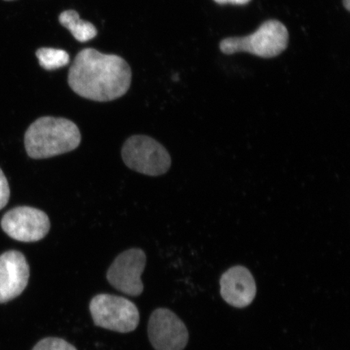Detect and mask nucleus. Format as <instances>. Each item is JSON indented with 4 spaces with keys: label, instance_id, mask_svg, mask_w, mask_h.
<instances>
[{
    "label": "nucleus",
    "instance_id": "nucleus-2",
    "mask_svg": "<svg viewBox=\"0 0 350 350\" xmlns=\"http://www.w3.org/2000/svg\"><path fill=\"white\" fill-rule=\"evenodd\" d=\"M81 142L78 126L64 118H39L25 135V150L33 159H50L75 150Z\"/></svg>",
    "mask_w": 350,
    "mask_h": 350
},
{
    "label": "nucleus",
    "instance_id": "nucleus-7",
    "mask_svg": "<svg viewBox=\"0 0 350 350\" xmlns=\"http://www.w3.org/2000/svg\"><path fill=\"white\" fill-rule=\"evenodd\" d=\"M146 260V253L142 249L133 248L121 253L107 271L109 283L125 295H141L144 291L142 275Z\"/></svg>",
    "mask_w": 350,
    "mask_h": 350
},
{
    "label": "nucleus",
    "instance_id": "nucleus-4",
    "mask_svg": "<svg viewBox=\"0 0 350 350\" xmlns=\"http://www.w3.org/2000/svg\"><path fill=\"white\" fill-rule=\"evenodd\" d=\"M122 159L129 168L148 176H160L172 165V157L163 144L143 135L126 139L122 148Z\"/></svg>",
    "mask_w": 350,
    "mask_h": 350
},
{
    "label": "nucleus",
    "instance_id": "nucleus-10",
    "mask_svg": "<svg viewBox=\"0 0 350 350\" xmlns=\"http://www.w3.org/2000/svg\"><path fill=\"white\" fill-rule=\"evenodd\" d=\"M221 295L236 308H247L256 295V284L250 270L237 265L226 271L220 279Z\"/></svg>",
    "mask_w": 350,
    "mask_h": 350
},
{
    "label": "nucleus",
    "instance_id": "nucleus-13",
    "mask_svg": "<svg viewBox=\"0 0 350 350\" xmlns=\"http://www.w3.org/2000/svg\"><path fill=\"white\" fill-rule=\"evenodd\" d=\"M32 350H77L74 345L64 339L44 338L35 345Z\"/></svg>",
    "mask_w": 350,
    "mask_h": 350
},
{
    "label": "nucleus",
    "instance_id": "nucleus-15",
    "mask_svg": "<svg viewBox=\"0 0 350 350\" xmlns=\"http://www.w3.org/2000/svg\"><path fill=\"white\" fill-rule=\"evenodd\" d=\"M214 2H216L218 4H234V5H245V4H247L251 0H213Z\"/></svg>",
    "mask_w": 350,
    "mask_h": 350
},
{
    "label": "nucleus",
    "instance_id": "nucleus-17",
    "mask_svg": "<svg viewBox=\"0 0 350 350\" xmlns=\"http://www.w3.org/2000/svg\"><path fill=\"white\" fill-rule=\"evenodd\" d=\"M5 1H14V0H5Z\"/></svg>",
    "mask_w": 350,
    "mask_h": 350
},
{
    "label": "nucleus",
    "instance_id": "nucleus-5",
    "mask_svg": "<svg viewBox=\"0 0 350 350\" xmlns=\"http://www.w3.org/2000/svg\"><path fill=\"white\" fill-rule=\"evenodd\" d=\"M90 309L94 325L105 329L128 334L138 327L137 306L125 297L98 295L92 299Z\"/></svg>",
    "mask_w": 350,
    "mask_h": 350
},
{
    "label": "nucleus",
    "instance_id": "nucleus-1",
    "mask_svg": "<svg viewBox=\"0 0 350 350\" xmlns=\"http://www.w3.org/2000/svg\"><path fill=\"white\" fill-rule=\"evenodd\" d=\"M131 82L130 66L122 57L102 54L93 48L79 52L68 73L71 89L95 102H111L122 97Z\"/></svg>",
    "mask_w": 350,
    "mask_h": 350
},
{
    "label": "nucleus",
    "instance_id": "nucleus-12",
    "mask_svg": "<svg viewBox=\"0 0 350 350\" xmlns=\"http://www.w3.org/2000/svg\"><path fill=\"white\" fill-rule=\"evenodd\" d=\"M36 55L39 64L47 71L65 67L70 63V56L64 50L42 47L37 51Z\"/></svg>",
    "mask_w": 350,
    "mask_h": 350
},
{
    "label": "nucleus",
    "instance_id": "nucleus-9",
    "mask_svg": "<svg viewBox=\"0 0 350 350\" xmlns=\"http://www.w3.org/2000/svg\"><path fill=\"white\" fill-rule=\"evenodd\" d=\"M30 275L25 256L12 250L0 256V304H5L20 296L27 287Z\"/></svg>",
    "mask_w": 350,
    "mask_h": 350
},
{
    "label": "nucleus",
    "instance_id": "nucleus-11",
    "mask_svg": "<svg viewBox=\"0 0 350 350\" xmlns=\"http://www.w3.org/2000/svg\"><path fill=\"white\" fill-rule=\"evenodd\" d=\"M60 24L68 29L78 42H86L97 36L98 30L90 22L80 18L74 10L64 11L59 15Z\"/></svg>",
    "mask_w": 350,
    "mask_h": 350
},
{
    "label": "nucleus",
    "instance_id": "nucleus-8",
    "mask_svg": "<svg viewBox=\"0 0 350 350\" xmlns=\"http://www.w3.org/2000/svg\"><path fill=\"white\" fill-rule=\"evenodd\" d=\"M148 334L155 350H183L189 340L185 323L166 308H159L152 313Z\"/></svg>",
    "mask_w": 350,
    "mask_h": 350
},
{
    "label": "nucleus",
    "instance_id": "nucleus-3",
    "mask_svg": "<svg viewBox=\"0 0 350 350\" xmlns=\"http://www.w3.org/2000/svg\"><path fill=\"white\" fill-rule=\"evenodd\" d=\"M288 42L286 26L278 21L269 20L249 36L225 38L220 43V49L226 55L244 51L261 58H273L286 49Z\"/></svg>",
    "mask_w": 350,
    "mask_h": 350
},
{
    "label": "nucleus",
    "instance_id": "nucleus-14",
    "mask_svg": "<svg viewBox=\"0 0 350 350\" xmlns=\"http://www.w3.org/2000/svg\"><path fill=\"white\" fill-rule=\"evenodd\" d=\"M10 198V188L8 185L5 174L0 168V210L3 209L8 203Z\"/></svg>",
    "mask_w": 350,
    "mask_h": 350
},
{
    "label": "nucleus",
    "instance_id": "nucleus-16",
    "mask_svg": "<svg viewBox=\"0 0 350 350\" xmlns=\"http://www.w3.org/2000/svg\"><path fill=\"white\" fill-rule=\"evenodd\" d=\"M343 5L345 10L350 11V0H343Z\"/></svg>",
    "mask_w": 350,
    "mask_h": 350
},
{
    "label": "nucleus",
    "instance_id": "nucleus-6",
    "mask_svg": "<svg viewBox=\"0 0 350 350\" xmlns=\"http://www.w3.org/2000/svg\"><path fill=\"white\" fill-rule=\"evenodd\" d=\"M1 227L10 238L34 243L45 238L51 229L49 217L38 208L21 206L10 210L1 220Z\"/></svg>",
    "mask_w": 350,
    "mask_h": 350
}]
</instances>
